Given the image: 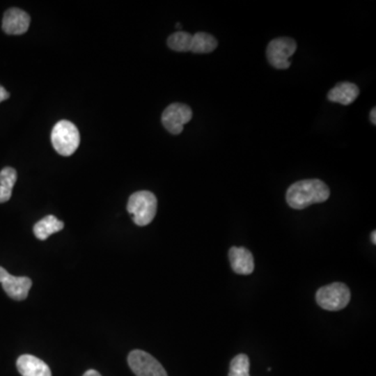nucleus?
I'll return each mask as SVG.
<instances>
[{
    "label": "nucleus",
    "mask_w": 376,
    "mask_h": 376,
    "mask_svg": "<svg viewBox=\"0 0 376 376\" xmlns=\"http://www.w3.org/2000/svg\"><path fill=\"white\" fill-rule=\"evenodd\" d=\"M17 369L22 376H52L47 363L31 354H23L17 359Z\"/></svg>",
    "instance_id": "obj_11"
},
{
    "label": "nucleus",
    "mask_w": 376,
    "mask_h": 376,
    "mask_svg": "<svg viewBox=\"0 0 376 376\" xmlns=\"http://www.w3.org/2000/svg\"><path fill=\"white\" fill-rule=\"evenodd\" d=\"M52 143L54 150L62 156H71L79 146V132L75 123L60 120L52 131Z\"/></svg>",
    "instance_id": "obj_3"
},
{
    "label": "nucleus",
    "mask_w": 376,
    "mask_h": 376,
    "mask_svg": "<svg viewBox=\"0 0 376 376\" xmlns=\"http://www.w3.org/2000/svg\"><path fill=\"white\" fill-rule=\"evenodd\" d=\"M192 118V111L187 104H169L162 113V125L169 133L173 135L182 133L184 125L189 123Z\"/></svg>",
    "instance_id": "obj_7"
},
{
    "label": "nucleus",
    "mask_w": 376,
    "mask_h": 376,
    "mask_svg": "<svg viewBox=\"0 0 376 376\" xmlns=\"http://www.w3.org/2000/svg\"><path fill=\"white\" fill-rule=\"evenodd\" d=\"M329 196V188L321 180H301L288 187L286 202L292 208L301 210L311 205L325 202Z\"/></svg>",
    "instance_id": "obj_1"
},
{
    "label": "nucleus",
    "mask_w": 376,
    "mask_h": 376,
    "mask_svg": "<svg viewBox=\"0 0 376 376\" xmlns=\"http://www.w3.org/2000/svg\"><path fill=\"white\" fill-rule=\"evenodd\" d=\"M250 361L246 354H238L234 357L230 363L229 375L228 376H250Z\"/></svg>",
    "instance_id": "obj_17"
},
{
    "label": "nucleus",
    "mask_w": 376,
    "mask_h": 376,
    "mask_svg": "<svg viewBox=\"0 0 376 376\" xmlns=\"http://www.w3.org/2000/svg\"><path fill=\"white\" fill-rule=\"evenodd\" d=\"M192 35L186 31H177L169 36L167 39V45L175 52H190L191 48Z\"/></svg>",
    "instance_id": "obj_16"
},
{
    "label": "nucleus",
    "mask_w": 376,
    "mask_h": 376,
    "mask_svg": "<svg viewBox=\"0 0 376 376\" xmlns=\"http://www.w3.org/2000/svg\"><path fill=\"white\" fill-rule=\"evenodd\" d=\"M232 269L240 275H250L254 271V258L248 249L232 246L229 250Z\"/></svg>",
    "instance_id": "obj_10"
},
{
    "label": "nucleus",
    "mask_w": 376,
    "mask_h": 376,
    "mask_svg": "<svg viewBox=\"0 0 376 376\" xmlns=\"http://www.w3.org/2000/svg\"><path fill=\"white\" fill-rule=\"evenodd\" d=\"M296 50L297 43L292 38H276L267 45V60L275 68L288 69L290 66V58Z\"/></svg>",
    "instance_id": "obj_5"
},
{
    "label": "nucleus",
    "mask_w": 376,
    "mask_h": 376,
    "mask_svg": "<svg viewBox=\"0 0 376 376\" xmlns=\"http://www.w3.org/2000/svg\"><path fill=\"white\" fill-rule=\"evenodd\" d=\"M351 292L348 286L342 282H334L322 286L315 294L320 307L326 311H338L345 308L350 302Z\"/></svg>",
    "instance_id": "obj_4"
},
{
    "label": "nucleus",
    "mask_w": 376,
    "mask_h": 376,
    "mask_svg": "<svg viewBox=\"0 0 376 376\" xmlns=\"http://www.w3.org/2000/svg\"><path fill=\"white\" fill-rule=\"evenodd\" d=\"M64 228V223L56 219L54 215H47L44 219H40L33 226V234L40 240H45L52 234L61 231Z\"/></svg>",
    "instance_id": "obj_13"
},
{
    "label": "nucleus",
    "mask_w": 376,
    "mask_h": 376,
    "mask_svg": "<svg viewBox=\"0 0 376 376\" xmlns=\"http://www.w3.org/2000/svg\"><path fill=\"white\" fill-rule=\"evenodd\" d=\"M217 41L213 36L207 33H196L192 36L190 52L194 54H209L217 48Z\"/></svg>",
    "instance_id": "obj_15"
},
{
    "label": "nucleus",
    "mask_w": 376,
    "mask_h": 376,
    "mask_svg": "<svg viewBox=\"0 0 376 376\" xmlns=\"http://www.w3.org/2000/svg\"><path fill=\"white\" fill-rule=\"evenodd\" d=\"M175 26L179 27L180 29V27H181V24H180V23H177V24H175Z\"/></svg>",
    "instance_id": "obj_22"
},
{
    "label": "nucleus",
    "mask_w": 376,
    "mask_h": 376,
    "mask_svg": "<svg viewBox=\"0 0 376 376\" xmlns=\"http://www.w3.org/2000/svg\"><path fill=\"white\" fill-rule=\"evenodd\" d=\"M370 119L373 125H376V109H372L371 113H370Z\"/></svg>",
    "instance_id": "obj_20"
},
{
    "label": "nucleus",
    "mask_w": 376,
    "mask_h": 376,
    "mask_svg": "<svg viewBox=\"0 0 376 376\" xmlns=\"http://www.w3.org/2000/svg\"><path fill=\"white\" fill-rule=\"evenodd\" d=\"M17 181V171L13 167H4L0 171V203H6L12 196V190Z\"/></svg>",
    "instance_id": "obj_14"
},
{
    "label": "nucleus",
    "mask_w": 376,
    "mask_h": 376,
    "mask_svg": "<svg viewBox=\"0 0 376 376\" xmlns=\"http://www.w3.org/2000/svg\"><path fill=\"white\" fill-rule=\"evenodd\" d=\"M359 94V89L355 84L343 81L328 92V100L343 106H348L357 100Z\"/></svg>",
    "instance_id": "obj_12"
},
{
    "label": "nucleus",
    "mask_w": 376,
    "mask_h": 376,
    "mask_svg": "<svg viewBox=\"0 0 376 376\" xmlns=\"http://www.w3.org/2000/svg\"><path fill=\"white\" fill-rule=\"evenodd\" d=\"M127 363L136 376H167L162 365L146 351H131Z\"/></svg>",
    "instance_id": "obj_6"
},
{
    "label": "nucleus",
    "mask_w": 376,
    "mask_h": 376,
    "mask_svg": "<svg viewBox=\"0 0 376 376\" xmlns=\"http://www.w3.org/2000/svg\"><path fill=\"white\" fill-rule=\"evenodd\" d=\"M8 97H10V93L2 86H0V102L8 100Z\"/></svg>",
    "instance_id": "obj_18"
},
{
    "label": "nucleus",
    "mask_w": 376,
    "mask_h": 376,
    "mask_svg": "<svg viewBox=\"0 0 376 376\" xmlns=\"http://www.w3.org/2000/svg\"><path fill=\"white\" fill-rule=\"evenodd\" d=\"M127 210L136 225H148L156 217L157 198L152 192L140 190L130 196Z\"/></svg>",
    "instance_id": "obj_2"
},
{
    "label": "nucleus",
    "mask_w": 376,
    "mask_h": 376,
    "mask_svg": "<svg viewBox=\"0 0 376 376\" xmlns=\"http://www.w3.org/2000/svg\"><path fill=\"white\" fill-rule=\"evenodd\" d=\"M0 283L8 297L14 300L22 301L27 298L33 282L29 277L10 275L6 269L0 267Z\"/></svg>",
    "instance_id": "obj_8"
},
{
    "label": "nucleus",
    "mask_w": 376,
    "mask_h": 376,
    "mask_svg": "<svg viewBox=\"0 0 376 376\" xmlns=\"http://www.w3.org/2000/svg\"><path fill=\"white\" fill-rule=\"evenodd\" d=\"M371 240H372V242H373V244H376V231L372 232Z\"/></svg>",
    "instance_id": "obj_21"
},
{
    "label": "nucleus",
    "mask_w": 376,
    "mask_h": 376,
    "mask_svg": "<svg viewBox=\"0 0 376 376\" xmlns=\"http://www.w3.org/2000/svg\"><path fill=\"white\" fill-rule=\"evenodd\" d=\"M83 376H102L100 373H98L97 371H95V370H88V371L85 372V374H84Z\"/></svg>",
    "instance_id": "obj_19"
},
{
    "label": "nucleus",
    "mask_w": 376,
    "mask_h": 376,
    "mask_svg": "<svg viewBox=\"0 0 376 376\" xmlns=\"http://www.w3.org/2000/svg\"><path fill=\"white\" fill-rule=\"evenodd\" d=\"M31 23L29 14L20 8H12L4 13L2 29L8 35H22L26 33Z\"/></svg>",
    "instance_id": "obj_9"
}]
</instances>
